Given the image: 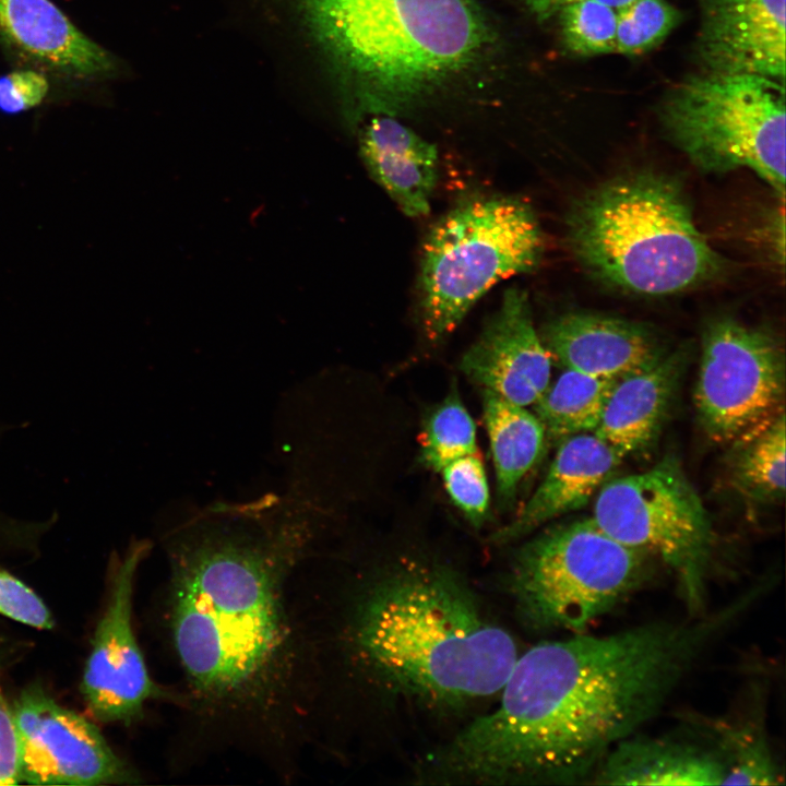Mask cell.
Here are the masks:
<instances>
[{
  "label": "cell",
  "instance_id": "8fae6325",
  "mask_svg": "<svg viewBox=\"0 0 786 786\" xmlns=\"http://www.w3.org/2000/svg\"><path fill=\"white\" fill-rule=\"evenodd\" d=\"M150 549V541L136 540L110 560L106 603L80 686L87 710L102 723L131 725L143 717L151 701L177 707L181 703L176 688L152 678L133 628L136 573Z\"/></svg>",
  "mask_w": 786,
  "mask_h": 786
},
{
  "label": "cell",
  "instance_id": "8992f818",
  "mask_svg": "<svg viewBox=\"0 0 786 786\" xmlns=\"http://www.w3.org/2000/svg\"><path fill=\"white\" fill-rule=\"evenodd\" d=\"M544 237L532 206L514 196L463 201L429 230L421 251L420 313L432 342L453 332L492 286L532 272Z\"/></svg>",
  "mask_w": 786,
  "mask_h": 786
},
{
  "label": "cell",
  "instance_id": "9a60e30c",
  "mask_svg": "<svg viewBox=\"0 0 786 786\" xmlns=\"http://www.w3.org/2000/svg\"><path fill=\"white\" fill-rule=\"evenodd\" d=\"M0 44L27 63L74 80L105 79L118 70L115 56L50 0H0Z\"/></svg>",
  "mask_w": 786,
  "mask_h": 786
},
{
  "label": "cell",
  "instance_id": "d6986e66",
  "mask_svg": "<svg viewBox=\"0 0 786 786\" xmlns=\"http://www.w3.org/2000/svg\"><path fill=\"white\" fill-rule=\"evenodd\" d=\"M683 357L668 353L653 365L620 378L594 433L622 457L645 450L657 437L678 385Z\"/></svg>",
  "mask_w": 786,
  "mask_h": 786
},
{
  "label": "cell",
  "instance_id": "7c38bea8",
  "mask_svg": "<svg viewBox=\"0 0 786 786\" xmlns=\"http://www.w3.org/2000/svg\"><path fill=\"white\" fill-rule=\"evenodd\" d=\"M21 748L22 783L138 784L141 776L109 746L97 726L44 690H24L12 705Z\"/></svg>",
  "mask_w": 786,
  "mask_h": 786
},
{
  "label": "cell",
  "instance_id": "f1b7e54d",
  "mask_svg": "<svg viewBox=\"0 0 786 786\" xmlns=\"http://www.w3.org/2000/svg\"><path fill=\"white\" fill-rule=\"evenodd\" d=\"M0 614L23 624L49 630L55 620L43 599L20 579L0 568Z\"/></svg>",
  "mask_w": 786,
  "mask_h": 786
},
{
  "label": "cell",
  "instance_id": "2e32d148",
  "mask_svg": "<svg viewBox=\"0 0 786 786\" xmlns=\"http://www.w3.org/2000/svg\"><path fill=\"white\" fill-rule=\"evenodd\" d=\"M541 341L567 369L620 379L663 358L664 342L650 326L623 318L569 312L548 323Z\"/></svg>",
  "mask_w": 786,
  "mask_h": 786
},
{
  "label": "cell",
  "instance_id": "4dcf8cb0",
  "mask_svg": "<svg viewBox=\"0 0 786 786\" xmlns=\"http://www.w3.org/2000/svg\"><path fill=\"white\" fill-rule=\"evenodd\" d=\"M22 783L21 748L12 706L0 684V785Z\"/></svg>",
  "mask_w": 786,
  "mask_h": 786
},
{
  "label": "cell",
  "instance_id": "484cf974",
  "mask_svg": "<svg viewBox=\"0 0 786 786\" xmlns=\"http://www.w3.org/2000/svg\"><path fill=\"white\" fill-rule=\"evenodd\" d=\"M680 19V12L666 0L631 1L617 10L615 52L631 56L651 50Z\"/></svg>",
  "mask_w": 786,
  "mask_h": 786
},
{
  "label": "cell",
  "instance_id": "7a4b0ae2",
  "mask_svg": "<svg viewBox=\"0 0 786 786\" xmlns=\"http://www.w3.org/2000/svg\"><path fill=\"white\" fill-rule=\"evenodd\" d=\"M747 595L686 621L540 642L517 656L499 705L429 762L437 777L478 784L575 783L664 705Z\"/></svg>",
  "mask_w": 786,
  "mask_h": 786
},
{
  "label": "cell",
  "instance_id": "603a6c76",
  "mask_svg": "<svg viewBox=\"0 0 786 786\" xmlns=\"http://www.w3.org/2000/svg\"><path fill=\"white\" fill-rule=\"evenodd\" d=\"M785 412L754 433L735 442L730 480L743 497L777 502L785 495Z\"/></svg>",
  "mask_w": 786,
  "mask_h": 786
},
{
  "label": "cell",
  "instance_id": "d4e9b609",
  "mask_svg": "<svg viewBox=\"0 0 786 786\" xmlns=\"http://www.w3.org/2000/svg\"><path fill=\"white\" fill-rule=\"evenodd\" d=\"M476 452L475 422L454 388L426 420L421 460L440 472L452 461Z\"/></svg>",
  "mask_w": 786,
  "mask_h": 786
},
{
  "label": "cell",
  "instance_id": "ba28073f",
  "mask_svg": "<svg viewBox=\"0 0 786 786\" xmlns=\"http://www.w3.org/2000/svg\"><path fill=\"white\" fill-rule=\"evenodd\" d=\"M647 559L583 517L546 531L520 550L511 592L533 628L582 633L645 581Z\"/></svg>",
  "mask_w": 786,
  "mask_h": 786
},
{
  "label": "cell",
  "instance_id": "ffe728a7",
  "mask_svg": "<svg viewBox=\"0 0 786 786\" xmlns=\"http://www.w3.org/2000/svg\"><path fill=\"white\" fill-rule=\"evenodd\" d=\"M592 776L604 785H723L726 769L713 748L632 735L606 754Z\"/></svg>",
  "mask_w": 786,
  "mask_h": 786
},
{
  "label": "cell",
  "instance_id": "44dd1931",
  "mask_svg": "<svg viewBox=\"0 0 786 786\" xmlns=\"http://www.w3.org/2000/svg\"><path fill=\"white\" fill-rule=\"evenodd\" d=\"M483 410L499 497L509 502L522 479L540 458L546 430L536 414L526 410L525 406L488 390H484Z\"/></svg>",
  "mask_w": 786,
  "mask_h": 786
},
{
  "label": "cell",
  "instance_id": "cb8c5ba5",
  "mask_svg": "<svg viewBox=\"0 0 786 786\" xmlns=\"http://www.w3.org/2000/svg\"><path fill=\"white\" fill-rule=\"evenodd\" d=\"M713 750L722 759L726 776L723 785H776L783 783L766 735L753 719L712 722Z\"/></svg>",
  "mask_w": 786,
  "mask_h": 786
},
{
  "label": "cell",
  "instance_id": "4fadbf2b",
  "mask_svg": "<svg viewBox=\"0 0 786 786\" xmlns=\"http://www.w3.org/2000/svg\"><path fill=\"white\" fill-rule=\"evenodd\" d=\"M461 370L474 382L521 406L535 404L549 385L551 356L536 332L526 293L513 287L465 352Z\"/></svg>",
  "mask_w": 786,
  "mask_h": 786
},
{
  "label": "cell",
  "instance_id": "7402d4cb",
  "mask_svg": "<svg viewBox=\"0 0 786 786\" xmlns=\"http://www.w3.org/2000/svg\"><path fill=\"white\" fill-rule=\"evenodd\" d=\"M616 381L572 369L562 372L535 403V414L546 434L562 440L594 432Z\"/></svg>",
  "mask_w": 786,
  "mask_h": 786
},
{
  "label": "cell",
  "instance_id": "9c48e42d",
  "mask_svg": "<svg viewBox=\"0 0 786 786\" xmlns=\"http://www.w3.org/2000/svg\"><path fill=\"white\" fill-rule=\"evenodd\" d=\"M607 535L659 559L691 615L704 606L714 533L707 511L675 456L606 481L591 516Z\"/></svg>",
  "mask_w": 786,
  "mask_h": 786
},
{
  "label": "cell",
  "instance_id": "277c9868",
  "mask_svg": "<svg viewBox=\"0 0 786 786\" xmlns=\"http://www.w3.org/2000/svg\"><path fill=\"white\" fill-rule=\"evenodd\" d=\"M350 641L386 683L436 703L500 692L519 656L512 636L454 575L427 567L374 586L355 609Z\"/></svg>",
  "mask_w": 786,
  "mask_h": 786
},
{
  "label": "cell",
  "instance_id": "3957f363",
  "mask_svg": "<svg viewBox=\"0 0 786 786\" xmlns=\"http://www.w3.org/2000/svg\"><path fill=\"white\" fill-rule=\"evenodd\" d=\"M361 114L394 111L476 66L492 41L471 0H281Z\"/></svg>",
  "mask_w": 786,
  "mask_h": 786
},
{
  "label": "cell",
  "instance_id": "f546056e",
  "mask_svg": "<svg viewBox=\"0 0 786 786\" xmlns=\"http://www.w3.org/2000/svg\"><path fill=\"white\" fill-rule=\"evenodd\" d=\"M47 78L37 70H14L0 75V111L25 112L43 103L49 92Z\"/></svg>",
  "mask_w": 786,
  "mask_h": 786
},
{
  "label": "cell",
  "instance_id": "52a82bcc",
  "mask_svg": "<svg viewBox=\"0 0 786 786\" xmlns=\"http://www.w3.org/2000/svg\"><path fill=\"white\" fill-rule=\"evenodd\" d=\"M662 123L700 170H752L785 196V88L751 73L706 72L666 98Z\"/></svg>",
  "mask_w": 786,
  "mask_h": 786
},
{
  "label": "cell",
  "instance_id": "4316f807",
  "mask_svg": "<svg viewBox=\"0 0 786 786\" xmlns=\"http://www.w3.org/2000/svg\"><path fill=\"white\" fill-rule=\"evenodd\" d=\"M565 47L581 56L615 52L617 10L595 0L563 7L558 14Z\"/></svg>",
  "mask_w": 786,
  "mask_h": 786
},
{
  "label": "cell",
  "instance_id": "5bb4252c",
  "mask_svg": "<svg viewBox=\"0 0 786 786\" xmlns=\"http://www.w3.org/2000/svg\"><path fill=\"white\" fill-rule=\"evenodd\" d=\"M786 0H701L699 57L707 72L785 79Z\"/></svg>",
  "mask_w": 786,
  "mask_h": 786
},
{
  "label": "cell",
  "instance_id": "ac0fdd59",
  "mask_svg": "<svg viewBox=\"0 0 786 786\" xmlns=\"http://www.w3.org/2000/svg\"><path fill=\"white\" fill-rule=\"evenodd\" d=\"M359 150L370 176L403 213H429L438 168L433 144L393 116L377 114L359 132Z\"/></svg>",
  "mask_w": 786,
  "mask_h": 786
},
{
  "label": "cell",
  "instance_id": "83f0119b",
  "mask_svg": "<svg viewBox=\"0 0 786 786\" xmlns=\"http://www.w3.org/2000/svg\"><path fill=\"white\" fill-rule=\"evenodd\" d=\"M440 472L455 507L473 525H481L488 513L490 498L486 471L477 452L452 461Z\"/></svg>",
  "mask_w": 786,
  "mask_h": 786
},
{
  "label": "cell",
  "instance_id": "30bf717a",
  "mask_svg": "<svg viewBox=\"0 0 786 786\" xmlns=\"http://www.w3.org/2000/svg\"><path fill=\"white\" fill-rule=\"evenodd\" d=\"M785 367L775 335L733 318L708 323L693 393L705 434L735 443L785 412Z\"/></svg>",
  "mask_w": 786,
  "mask_h": 786
},
{
  "label": "cell",
  "instance_id": "1f68e13d",
  "mask_svg": "<svg viewBox=\"0 0 786 786\" xmlns=\"http://www.w3.org/2000/svg\"><path fill=\"white\" fill-rule=\"evenodd\" d=\"M526 9L540 22L558 14L565 5L583 0H521ZM619 10L633 0H595Z\"/></svg>",
  "mask_w": 786,
  "mask_h": 786
},
{
  "label": "cell",
  "instance_id": "6da1fadb",
  "mask_svg": "<svg viewBox=\"0 0 786 786\" xmlns=\"http://www.w3.org/2000/svg\"><path fill=\"white\" fill-rule=\"evenodd\" d=\"M295 503L211 507L165 540L162 624L192 746L291 777L309 737L310 665L291 584L315 536Z\"/></svg>",
  "mask_w": 786,
  "mask_h": 786
},
{
  "label": "cell",
  "instance_id": "5b68a950",
  "mask_svg": "<svg viewBox=\"0 0 786 786\" xmlns=\"http://www.w3.org/2000/svg\"><path fill=\"white\" fill-rule=\"evenodd\" d=\"M567 238L592 277L638 295L679 293L724 269L681 186L656 172L618 176L583 194L568 214Z\"/></svg>",
  "mask_w": 786,
  "mask_h": 786
},
{
  "label": "cell",
  "instance_id": "e0dca14e",
  "mask_svg": "<svg viewBox=\"0 0 786 786\" xmlns=\"http://www.w3.org/2000/svg\"><path fill=\"white\" fill-rule=\"evenodd\" d=\"M622 460L594 432L562 439L544 479L516 517L497 532L495 540L510 541L585 507Z\"/></svg>",
  "mask_w": 786,
  "mask_h": 786
}]
</instances>
